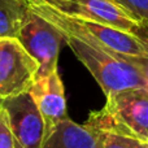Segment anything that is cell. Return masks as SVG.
<instances>
[{"instance_id":"obj_5","label":"cell","mask_w":148,"mask_h":148,"mask_svg":"<svg viewBox=\"0 0 148 148\" xmlns=\"http://www.w3.org/2000/svg\"><path fill=\"white\" fill-rule=\"evenodd\" d=\"M16 39H18L25 51L38 64L35 79L43 78L55 70H59L57 60L60 46L65 39L61 31L49 21L31 9Z\"/></svg>"},{"instance_id":"obj_13","label":"cell","mask_w":148,"mask_h":148,"mask_svg":"<svg viewBox=\"0 0 148 148\" xmlns=\"http://www.w3.org/2000/svg\"><path fill=\"white\" fill-rule=\"evenodd\" d=\"M126 61L131 62L136 69L140 72L143 78L146 79L148 86V55H139V56H133V55H120Z\"/></svg>"},{"instance_id":"obj_6","label":"cell","mask_w":148,"mask_h":148,"mask_svg":"<svg viewBox=\"0 0 148 148\" xmlns=\"http://www.w3.org/2000/svg\"><path fill=\"white\" fill-rule=\"evenodd\" d=\"M0 113L18 148L43 147L46 125L30 92L0 99Z\"/></svg>"},{"instance_id":"obj_11","label":"cell","mask_w":148,"mask_h":148,"mask_svg":"<svg viewBox=\"0 0 148 148\" xmlns=\"http://www.w3.org/2000/svg\"><path fill=\"white\" fill-rule=\"evenodd\" d=\"M95 127L101 134L103 148H148V142H142V140H138V139L131 138V136H126V135H122V134L104 130V129H100L97 126H95Z\"/></svg>"},{"instance_id":"obj_3","label":"cell","mask_w":148,"mask_h":148,"mask_svg":"<svg viewBox=\"0 0 148 148\" xmlns=\"http://www.w3.org/2000/svg\"><path fill=\"white\" fill-rule=\"evenodd\" d=\"M105 97V105L90 113L87 121L104 130L148 142V90L127 88Z\"/></svg>"},{"instance_id":"obj_8","label":"cell","mask_w":148,"mask_h":148,"mask_svg":"<svg viewBox=\"0 0 148 148\" xmlns=\"http://www.w3.org/2000/svg\"><path fill=\"white\" fill-rule=\"evenodd\" d=\"M46 125V138L61 121L66 120V100L59 70L34 81L29 90Z\"/></svg>"},{"instance_id":"obj_1","label":"cell","mask_w":148,"mask_h":148,"mask_svg":"<svg viewBox=\"0 0 148 148\" xmlns=\"http://www.w3.org/2000/svg\"><path fill=\"white\" fill-rule=\"evenodd\" d=\"M29 3L34 12L55 25L64 35L74 36L117 55H148V38L105 23L70 17L42 3Z\"/></svg>"},{"instance_id":"obj_2","label":"cell","mask_w":148,"mask_h":148,"mask_svg":"<svg viewBox=\"0 0 148 148\" xmlns=\"http://www.w3.org/2000/svg\"><path fill=\"white\" fill-rule=\"evenodd\" d=\"M64 39L77 59L92 74L105 96L127 88L148 90L140 72L120 55L84 43L70 35H64Z\"/></svg>"},{"instance_id":"obj_10","label":"cell","mask_w":148,"mask_h":148,"mask_svg":"<svg viewBox=\"0 0 148 148\" xmlns=\"http://www.w3.org/2000/svg\"><path fill=\"white\" fill-rule=\"evenodd\" d=\"M30 10L29 0H0V39L17 38Z\"/></svg>"},{"instance_id":"obj_9","label":"cell","mask_w":148,"mask_h":148,"mask_svg":"<svg viewBox=\"0 0 148 148\" xmlns=\"http://www.w3.org/2000/svg\"><path fill=\"white\" fill-rule=\"evenodd\" d=\"M42 148H103V139L90 122L77 123L68 117L47 136Z\"/></svg>"},{"instance_id":"obj_12","label":"cell","mask_w":148,"mask_h":148,"mask_svg":"<svg viewBox=\"0 0 148 148\" xmlns=\"http://www.w3.org/2000/svg\"><path fill=\"white\" fill-rule=\"evenodd\" d=\"M148 27V0H114Z\"/></svg>"},{"instance_id":"obj_4","label":"cell","mask_w":148,"mask_h":148,"mask_svg":"<svg viewBox=\"0 0 148 148\" xmlns=\"http://www.w3.org/2000/svg\"><path fill=\"white\" fill-rule=\"evenodd\" d=\"M42 3L62 14L83 18L148 38V27L114 0H29Z\"/></svg>"},{"instance_id":"obj_14","label":"cell","mask_w":148,"mask_h":148,"mask_svg":"<svg viewBox=\"0 0 148 148\" xmlns=\"http://www.w3.org/2000/svg\"><path fill=\"white\" fill-rule=\"evenodd\" d=\"M0 148H18L1 113H0Z\"/></svg>"},{"instance_id":"obj_7","label":"cell","mask_w":148,"mask_h":148,"mask_svg":"<svg viewBox=\"0 0 148 148\" xmlns=\"http://www.w3.org/2000/svg\"><path fill=\"white\" fill-rule=\"evenodd\" d=\"M36 73L38 64L18 39H0V99L29 92Z\"/></svg>"}]
</instances>
